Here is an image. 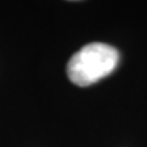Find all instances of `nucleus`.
Masks as SVG:
<instances>
[{"mask_svg": "<svg viewBox=\"0 0 147 147\" xmlns=\"http://www.w3.org/2000/svg\"><path fill=\"white\" fill-rule=\"evenodd\" d=\"M119 57L116 48L104 42H91L69 59L67 75L72 83L86 87L113 72Z\"/></svg>", "mask_w": 147, "mask_h": 147, "instance_id": "obj_1", "label": "nucleus"}]
</instances>
